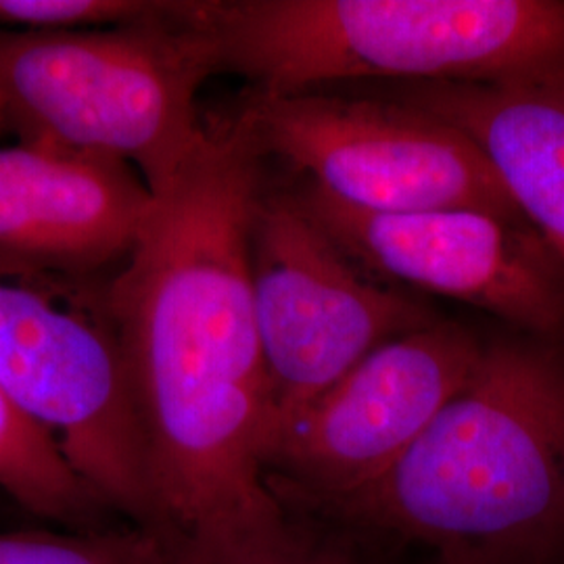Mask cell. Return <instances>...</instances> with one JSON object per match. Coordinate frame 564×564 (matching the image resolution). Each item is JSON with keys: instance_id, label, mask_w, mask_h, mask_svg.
Wrapping results in <instances>:
<instances>
[{"instance_id": "1", "label": "cell", "mask_w": 564, "mask_h": 564, "mask_svg": "<svg viewBox=\"0 0 564 564\" xmlns=\"http://www.w3.org/2000/svg\"><path fill=\"white\" fill-rule=\"evenodd\" d=\"M265 176L237 113L205 116L113 274L155 529L182 564H239L297 527L265 479L274 400L249 274Z\"/></svg>"}, {"instance_id": "2", "label": "cell", "mask_w": 564, "mask_h": 564, "mask_svg": "<svg viewBox=\"0 0 564 564\" xmlns=\"http://www.w3.org/2000/svg\"><path fill=\"white\" fill-rule=\"evenodd\" d=\"M303 517L424 545L440 564H564V337L485 343L383 477Z\"/></svg>"}, {"instance_id": "3", "label": "cell", "mask_w": 564, "mask_h": 564, "mask_svg": "<svg viewBox=\"0 0 564 564\" xmlns=\"http://www.w3.org/2000/svg\"><path fill=\"white\" fill-rule=\"evenodd\" d=\"M188 18L258 95L564 76V0H193Z\"/></svg>"}, {"instance_id": "4", "label": "cell", "mask_w": 564, "mask_h": 564, "mask_svg": "<svg viewBox=\"0 0 564 564\" xmlns=\"http://www.w3.org/2000/svg\"><path fill=\"white\" fill-rule=\"evenodd\" d=\"M214 53L188 2L153 18L80 32L0 30V97L23 141L132 165L153 195L199 147L197 95Z\"/></svg>"}, {"instance_id": "5", "label": "cell", "mask_w": 564, "mask_h": 564, "mask_svg": "<svg viewBox=\"0 0 564 564\" xmlns=\"http://www.w3.org/2000/svg\"><path fill=\"white\" fill-rule=\"evenodd\" d=\"M113 274L0 256V393L111 517L155 529Z\"/></svg>"}, {"instance_id": "6", "label": "cell", "mask_w": 564, "mask_h": 564, "mask_svg": "<svg viewBox=\"0 0 564 564\" xmlns=\"http://www.w3.org/2000/svg\"><path fill=\"white\" fill-rule=\"evenodd\" d=\"M232 111L263 162L279 160L358 212L524 216L484 151L463 130L419 107L368 90H312L247 93Z\"/></svg>"}, {"instance_id": "7", "label": "cell", "mask_w": 564, "mask_h": 564, "mask_svg": "<svg viewBox=\"0 0 564 564\" xmlns=\"http://www.w3.org/2000/svg\"><path fill=\"white\" fill-rule=\"evenodd\" d=\"M249 274L272 383V435L372 349L442 321L368 279L291 191L268 178L251 218Z\"/></svg>"}, {"instance_id": "8", "label": "cell", "mask_w": 564, "mask_h": 564, "mask_svg": "<svg viewBox=\"0 0 564 564\" xmlns=\"http://www.w3.org/2000/svg\"><path fill=\"white\" fill-rule=\"evenodd\" d=\"M484 345L437 321L372 349L274 431L265 479L279 502L310 514L383 477L470 381Z\"/></svg>"}, {"instance_id": "9", "label": "cell", "mask_w": 564, "mask_h": 564, "mask_svg": "<svg viewBox=\"0 0 564 564\" xmlns=\"http://www.w3.org/2000/svg\"><path fill=\"white\" fill-rule=\"evenodd\" d=\"M286 188L366 274L468 303L519 333L564 337V262L524 216L481 209L368 214L302 178Z\"/></svg>"}, {"instance_id": "10", "label": "cell", "mask_w": 564, "mask_h": 564, "mask_svg": "<svg viewBox=\"0 0 564 564\" xmlns=\"http://www.w3.org/2000/svg\"><path fill=\"white\" fill-rule=\"evenodd\" d=\"M120 160L53 142L0 147V256L72 272H116L153 209Z\"/></svg>"}, {"instance_id": "11", "label": "cell", "mask_w": 564, "mask_h": 564, "mask_svg": "<svg viewBox=\"0 0 564 564\" xmlns=\"http://www.w3.org/2000/svg\"><path fill=\"white\" fill-rule=\"evenodd\" d=\"M362 90L463 130L564 262V76L519 84H377Z\"/></svg>"}, {"instance_id": "12", "label": "cell", "mask_w": 564, "mask_h": 564, "mask_svg": "<svg viewBox=\"0 0 564 564\" xmlns=\"http://www.w3.org/2000/svg\"><path fill=\"white\" fill-rule=\"evenodd\" d=\"M0 496L65 529L118 523L36 424L0 393Z\"/></svg>"}, {"instance_id": "13", "label": "cell", "mask_w": 564, "mask_h": 564, "mask_svg": "<svg viewBox=\"0 0 564 564\" xmlns=\"http://www.w3.org/2000/svg\"><path fill=\"white\" fill-rule=\"evenodd\" d=\"M0 564H182L153 527L118 523L63 531H0Z\"/></svg>"}, {"instance_id": "14", "label": "cell", "mask_w": 564, "mask_h": 564, "mask_svg": "<svg viewBox=\"0 0 564 564\" xmlns=\"http://www.w3.org/2000/svg\"><path fill=\"white\" fill-rule=\"evenodd\" d=\"M163 2L147 0H0V30L80 32L153 18Z\"/></svg>"}, {"instance_id": "15", "label": "cell", "mask_w": 564, "mask_h": 564, "mask_svg": "<svg viewBox=\"0 0 564 564\" xmlns=\"http://www.w3.org/2000/svg\"><path fill=\"white\" fill-rule=\"evenodd\" d=\"M293 517L297 527L286 542L239 564H377L364 554L362 538L335 524Z\"/></svg>"}, {"instance_id": "16", "label": "cell", "mask_w": 564, "mask_h": 564, "mask_svg": "<svg viewBox=\"0 0 564 564\" xmlns=\"http://www.w3.org/2000/svg\"><path fill=\"white\" fill-rule=\"evenodd\" d=\"M4 126H9V116H7V107H4V101H2V97H0V132L4 130Z\"/></svg>"}]
</instances>
